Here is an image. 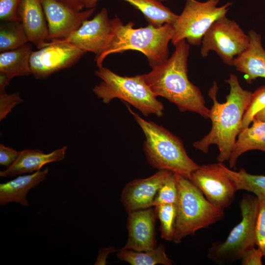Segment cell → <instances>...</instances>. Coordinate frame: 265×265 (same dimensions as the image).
<instances>
[{
	"instance_id": "6da1fadb",
	"label": "cell",
	"mask_w": 265,
	"mask_h": 265,
	"mask_svg": "<svg viewBox=\"0 0 265 265\" xmlns=\"http://www.w3.org/2000/svg\"><path fill=\"white\" fill-rule=\"evenodd\" d=\"M174 46L175 49L170 57L142 77L157 97L166 99L182 112L191 111L210 118V109L206 106L200 89L188 79L190 45L183 40Z\"/></svg>"
},
{
	"instance_id": "7a4b0ae2",
	"label": "cell",
	"mask_w": 265,
	"mask_h": 265,
	"mask_svg": "<svg viewBox=\"0 0 265 265\" xmlns=\"http://www.w3.org/2000/svg\"><path fill=\"white\" fill-rule=\"evenodd\" d=\"M225 82L230 86V92L224 103L217 101L218 87L216 81L210 88L208 95L213 102L210 116L212 128L208 134L193 144L204 153H208L211 145H216L219 150L217 159L222 163L229 160L237 137L242 129L243 117L252 94L241 86L234 74H231Z\"/></svg>"
},
{
	"instance_id": "3957f363",
	"label": "cell",
	"mask_w": 265,
	"mask_h": 265,
	"mask_svg": "<svg viewBox=\"0 0 265 265\" xmlns=\"http://www.w3.org/2000/svg\"><path fill=\"white\" fill-rule=\"evenodd\" d=\"M113 35L110 43L100 60V66L108 55L122 53L128 50L138 51L147 57L152 68L169 58L168 45L173 35L172 25L160 26L149 24L144 27L134 28V24L124 25L116 16L112 19Z\"/></svg>"
},
{
	"instance_id": "277c9868",
	"label": "cell",
	"mask_w": 265,
	"mask_h": 265,
	"mask_svg": "<svg viewBox=\"0 0 265 265\" xmlns=\"http://www.w3.org/2000/svg\"><path fill=\"white\" fill-rule=\"evenodd\" d=\"M127 106L145 135L143 150L149 163L159 170H169L190 180L200 165L188 156L182 140L162 126L145 120Z\"/></svg>"
},
{
	"instance_id": "5b68a950",
	"label": "cell",
	"mask_w": 265,
	"mask_h": 265,
	"mask_svg": "<svg viewBox=\"0 0 265 265\" xmlns=\"http://www.w3.org/2000/svg\"><path fill=\"white\" fill-rule=\"evenodd\" d=\"M101 79L92 91L105 104L119 99L139 110L145 116L163 115L164 106L145 82L142 75L120 76L103 65L95 71Z\"/></svg>"
},
{
	"instance_id": "8992f818",
	"label": "cell",
	"mask_w": 265,
	"mask_h": 265,
	"mask_svg": "<svg viewBox=\"0 0 265 265\" xmlns=\"http://www.w3.org/2000/svg\"><path fill=\"white\" fill-rule=\"evenodd\" d=\"M178 188L177 215L173 241L178 244L189 235L222 219L223 210L213 206L189 179L175 173Z\"/></svg>"
},
{
	"instance_id": "52a82bcc",
	"label": "cell",
	"mask_w": 265,
	"mask_h": 265,
	"mask_svg": "<svg viewBox=\"0 0 265 265\" xmlns=\"http://www.w3.org/2000/svg\"><path fill=\"white\" fill-rule=\"evenodd\" d=\"M241 220L230 231L226 239L212 243L207 257L214 263L227 265L240 260L256 246L255 228L258 211L257 197L245 194L239 203Z\"/></svg>"
},
{
	"instance_id": "ba28073f",
	"label": "cell",
	"mask_w": 265,
	"mask_h": 265,
	"mask_svg": "<svg viewBox=\"0 0 265 265\" xmlns=\"http://www.w3.org/2000/svg\"><path fill=\"white\" fill-rule=\"evenodd\" d=\"M219 1L186 0L182 12L172 24L173 35L171 42L173 45L183 40L191 45H201L207 31L214 22L226 16L232 5L228 2L218 7Z\"/></svg>"
},
{
	"instance_id": "9c48e42d",
	"label": "cell",
	"mask_w": 265,
	"mask_h": 265,
	"mask_svg": "<svg viewBox=\"0 0 265 265\" xmlns=\"http://www.w3.org/2000/svg\"><path fill=\"white\" fill-rule=\"evenodd\" d=\"M249 36L235 21L226 16L214 22L204 35L200 50L203 57L215 52L226 65L233 66L235 58L248 47Z\"/></svg>"
},
{
	"instance_id": "30bf717a",
	"label": "cell",
	"mask_w": 265,
	"mask_h": 265,
	"mask_svg": "<svg viewBox=\"0 0 265 265\" xmlns=\"http://www.w3.org/2000/svg\"><path fill=\"white\" fill-rule=\"evenodd\" d=\"M113 32V20L109 19L107 9L103 8L92 19L85 21L68 37L53 41L69 43L85 53H94L95 61L99 67L101 58L112 40Z\"/></svg>"
},
{
	"instance_id": "8fae6325",
	"label": "cell",
	"mask_w": 265,
	"mask_h": 265,
	"mask_svg": "<svg viewBox=\"0 0 265 265\" xmlns=\"http://www.w3.org/2000/svg\"><path fill=\"white\" fill-rule=\"evenodd\" d=\"M85 53L70 43L50 41L43 48L32 51L30 57L31 74L44 79L75 64Z\"/></svg>"
},
{
	"instance_id": "7c38bea8",
	"label": "cell",
	"mask_w": 265,
	"mask_h": 265,
	"mask_svg": "<svg viewBox=\"0 0 265 265\" xmlns=\"http://www.w3.org/2000/svg\"><path fill=\"white\" fill-rule=\"evenodd\" d=\"M190 181L213 206L221 210L231 205L237 191L220 162L200 165Z\"/></svg>"
},
{
	"instance_id": "4fadbf2b",
	"label": "cell",
	"mask_w": 265,
	"mask_h": 265,
	"mask_svg": "<svg viewBox=\"0 0 265 265\" xmlns=\"http://www.w3.org/2000/svg\"><path fill=\"white\" fill-rule=\"evenodd\" d=\"M47 20L49 42L63 39L77 30L95 8L77 10L56 0H40Z\"/></svg>"
},
{
	"instance_id": "5bb4252c",
	"label": "cell",
	"mask_w": 265,
	"mask_h": 265,
	"mask_svg": "<svg viewBox=\"0 0 265 265\" xmlns=\"http://www.w3.org/2000/svg\"><path fill=\"white\" fill-rule=\"evenodd\" d=\"M172 172L159 170L144 179L132 180L125 186L120 200L128 212L152 207L156 194Z\"/></svg>"
},
{
	"instance_id": "9a60e30c",
	"label": "cell",
	"mask_w": 265,
	"mask_h": 265,
	"mask_svg": "<svg viewBox=\"0 0 265 265\" xmlns=\"http://www.w3.org/2000/svg\"><path fill=\"white\" fill-rule=\"evenodd\" d=\"M157 218L155 209L152 207L128 212V238L122 249L146 251L155 248Z\"/></svg>"
},
{
	"instance_id": "2e32d148",
	"label": "cell",
	"mask_w": 265,
	"mask_h": 265,
	"mask_svg": "<svg viewBox=\"0 0 265 265\" xmlns=\"http://www.w3.org/2000/svg\"><path fill=\"white\" fill-rule=\"evenodd\" d=\"M19 15L28 42L38 49L49 43L48 27L40 0H22Z\"/></svg>"
},
{
	"instance_id": "e0dca14e",
	"label": "cell",
	"mask_w": 265,
	"mask_h": 265,
	"mask_svg": "<svg viewBox=\"0 0 265 265\" xmlns=\"http://www.w3.org/2000/svg\"><path fill=\"white\" fill-rule=\"evenodd\" d=\"M249 43L247 48L234 59L236 70L245 75L250 83L258 78L265 79V49L262 43V35L251 29L248 32Z\"/></svg>"
},
{
	"instance_id": "ac0fdd59",
	"label": "cell",
	"mask_w": 265,
	"mask_h": 265,
	"mask_svg": "<svg viewBox=\"0 0 265 265\" xmlns=\"http://www.w3.org/2000/svg\"><path fill=\"white\" fill-rule=\"evenodd\" d=\"M67 147L64 146L49 153L37 149H26L20 151L15 162L5 170L0 172V176L8 177L26 173L40 171L45 164L62 160Z\"/></svg>"
},
{
	"instance_id": "d6986e66",
	"label": "cell",
	"mask_w": 265,
	"mask_h": 265,
	"mask_svg": "<svg viewBox=\"0 0 265 265\" xmlns=\"http://www.w3.org/2000/svg\"><path fill=\"white\" fill-rule=\"evenodd\" d=\"M32 51L31 45L27 43L16 49L0 52V90H5L13 78L31 74L30 57Z\"/></svg>"
},
{
	"instance_id": "ffe728a7",
	"label": "cell",
	"mask_w": 265,
	"mask_h": 265,
	"mask_svg": "<svg viewBox=\"0 0 265 265\" xmlns=\"http://www.w3.org/2000/svg\"><path fill=\"white\" fill-rule=\"evenodd\" d=\"M48 168L31 174L19 176L8 182L0 184V205L11 202L28 207L26 196L28 191L44 181L48 173Z\"/></svg>"
},
{
	"instance_id": "44dd1931",
	"label": "cell",
	"mask_w": 265,
	"mask_h": 265,
	"mask_svg": "<svg viewBox=\"0 0 265 265\" xmlns=\"http://www.w3.org/2000/svg\"><path fill=\"white\" fill-rule=\"evenodd\" d=\"M251 126L243 128L238 136L229 160L232 169L243 153L253 150L265 153V122L254 119Z\"/></svg>"
},
{
	"instance_id": "7402d4cb",
	"label": "cell",
	"mask_w": 265,
	"mask_h": 265,
	"mask_svg": "<svg viewBox=\"0 0 265 265\" xmlns=\"http://www.w3.org/2000/svg\"><path fill=\"white\" fill-rule=\"evenodd\" d=\"M138 9L149 24L160 26L166 24L172 25L178 15L158 0H123Z\"/></svg>"
},
{
	"instance_id": "603a6c76",
	"label": "cell",
	"mask_w": 265,
	"mask_h": 265,
	"mask_svg": "<svg viewBox=\"0 0 265 265\" xmlns=\"http://www.w3.org/2000/svg\"><path fill=\"white\" fill-rule=\"evenodd\" d=\"M117 256L120 260L131 265H172L173 264L172 260L167 256L165 248L162 244L146 251L121 248L118 251Z\"/></svg>"
},
{
	"instance_id": "cb8c5ba5",
	"label": "cell",
	"mask_w": 265,
	"mask_h": 265,
	"mask_svg": "<svg viewBox=\"0 0 265 265\" xmlns=\"http://www.w3.org/2000/svg\"><path fill=\"white\" fill-rule=\"evenodd\" d=\"M220 165L234 184L237 191L244 190L252 192L256 196H265V176L249 174L243 168L236 171L228 168L222 162Z\"/></svg>"
},
{
	"instance_id": "d4e9b609",
	"label": "cell",
	"mask_w": 265,
	"mask_h": 265,
	"mask_svg": "<svg viewBox=\"0 0 265 265\" xmlns=\"http://www.w3.org/2000/svg\"><path fill=\"white\" fill-rule=\"evenodd\" d=\"M28 42L21 21L2 22L0 26V51L19 48Z\"/></svg>"
},
{
	"instance_id": "484cf974",
	"label": "cell",
	"mask_w": 265,
	"mask_h": 265,
	"mask_svg": "<svg viewBox=\"0 0 265 265\" xmlns=\"http://www.w3.org/2000/svg\"><path fill=\"white\" fill-rule=\"evenodd\" d=\"M157 217L159 220L161 237L173 241L177 215L176 204H162L155 206Z\"/></svg>"
},
{
	"instance_id": "4316f807",
	"label": "cell",
	"mask_w": 265,
	"mask_h": 265,
	"mask_svg": "<svg viewBox=\"0 0 265 265\" xmlns=\"http://www.w3.org/2000/svg\"><path fill=\"white\" fill-rule=\"evenodd\" d=\"M178 199V188L176 176L171 172L159 189L153 206L162 204H176Z\"/></svg>"
},
{
	"instance_id": "83f0119b",
	"label": "cell",
	"mask_w": 265,
	"mask_h": 265,
	"mask_svg": "<svg viewBox=\"0 0 265 265\" xmlns=\"http://www.w3.org/2000/svg\"><path fill=\"white\" fill-rule=\"evenodd\" d=\"M265 107V85L252 92L250 103L243 117L242 129L249 127L256 114Z\"/></svg>"
},
{
	"instance_id": "f1b7e54d",
	"label": "cell",
	"mask_w": 265,
	"mask_h": 265,
	"mask_svg": "<svg viewBox=\"0 0 265 265\" xmlns=\"http://www.w3.org/2000/svg\"><path fill=\"white\" fill-rule=\"evenodd\" d=\"M256 196L258 200V211L255 228L256 243L265 259V196Z\"/></svg>"
},
{
	"instance_id": "f546056e",
	"label": "cell",
	"mask_w": 265,
	"mask_h": 265,
	"mask_svg": "<svg viewBox=\"0 0 265 265\" xmlns=\"http://www.w3.org/2000/svg\"><path fill=\"white\" fill-rule=\"evenodd\" d=\"M22 0H0V19L2 22L21 21L19 8Z\"/></svg>"
},
{
	"instance_id": "4dcf8cb0",
	"label": "cell",
	"mask_w": 265,
	"mask_h": 265,
	"mask_svg": "<svg viewBox=\"0 0 265 265\" xmlns=\"http://www.w3.org/2000/svg\"><path fill=\"white\" fill-rule=\"evenodd\" d=\"M22 102L19 93L8 94L5 90H0V120L5 118L17 105Z\"/></svg>"
},
{
	"instance_id": "1f68e13d",
	"label": "cell",
	"mask_w": 265,
	"mask_h": 265,
	"mask_svg": "<svg viewBox=\"0 0 265 265\" xmlns=\"http://www.w3.org/2000/svg\"><path fill=\"white\" fill-rule=\"evenodd\" d=\"M264 257L262 251L259 248L254 247L247 251L240 259L242 265H262Z\"/></svg>"
},
{
	"instance_id": "d6a6232c",
	"label": "cell",
	"mask_w": 265,
	"mask_h": 265,
	"mask_svg": "<svg viewBox=\"0 0 265 265\" xmlns=\"http://www.w3.org/2000/svg\"><path fill=\"white\" fill-rule=\"evenodd\" d=\"M20 152L0 144V164L9 167L17 159Z\"/></svg>"
},
{
	"instance_id": "836d02e7",
	"label": "cell",
	"mask_w": 265,
	"mask_h": 265,
	"mask_svg": "<svg viewBox=\"0 0 265 265\" xmlns=\"http://www.w3.org/2000/svg\"><path fill=\"white\" fill-rule=\"evenodd\" d=\"M57 1L77 10L95 8L100 0H56Z\"/></svg>"
},
{
	"instance_id": "e575fe53",
	"label": "cell",
	"mask_w": 265,
	"mask_h": 265,
	"mask_svg": "<svg viewBox=\"0 0 265 265\" xmlns=\"http://www.w3.org/2000/svg\"><path fill=\"white\" fill-rule=\"evenodd\" d=\"M115 250L113 247L108 248H101L99 252V255L94 265H106V258L108 255Z\"/></svg>"
},
{
	"instance_id": "d590c367",
	"label": "cell",
	"mask_w": 265,
	"mask_h": 265,
	"mask_svg": "<svg viewBox=\"0 0 265 265\" xmlns=\"http://www.w3.org/2000/svg\"><path fill=\"white\" fill-rule=\"evenodd\" d=\"M254 119L265 122V107L256 114Z\"/></svg>"
},
{
	"instance_id": "8d00e7d4",
	"label": "cell",
	"mask_w": 265,
	"mask_h": 265,
	"mask_svg": "<svg viewBox=\"0 0 265 265\" xmlns=\"http://www.w3.org/2000/svg\"><path fill=\"white\" fill-rule=\"evenodd\" d=\"M158 0L160 1L161 2H162V1H165L166 0Z\"/></svg>"
}]
</instances>
